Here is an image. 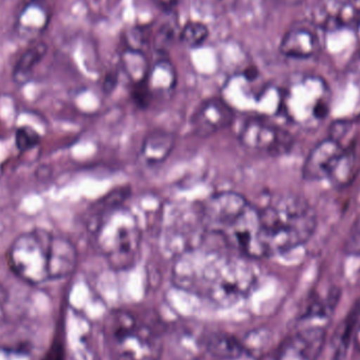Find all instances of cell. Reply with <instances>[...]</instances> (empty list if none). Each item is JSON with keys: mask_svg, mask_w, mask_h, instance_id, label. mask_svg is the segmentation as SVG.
Wrapping results in <instances>:
<instances>
[{"mask_svg": "<svg viewBox=\"0 0 360 360\" xmlns=\"http://www.w3.org/2000/svg\"><path fill=\"white\" fill-rule=\"evenodd\" d=\"M202 245L176 257L172 270L174 285L221 308L247 298L257 281L251 258Z\"/></svg>", "mask_w": 360, "mask_h": 360, "instance_id": "cell-1", "label": "cell"}, {"mask_svg": "<svg viewBox=\"0 0 360 360\" xmlns=\"http://www.w3.org/2000/svg\"><path fill=\"white\" fill-rule=\"evenodd\" d=\"M77 258L71 241L44 230L23 233L8 252L13 272L33 285L70 276L77 266Z\"/></svg>", "mask_w": 360, "mask_h": 360, "instance_id": "cell-2", "label": "cell"}, {"mask_svg": "<svg viewBox=\"0 0 360 360\" xmlns=\"http://www.w3.org/2000/svg\"><path fill=\"white\" fill-rule=\"evenodd\" d=\"M200 207L207 233L219 237L232 251L245 257H264L259 209L245 197L235 192H220Z\"/></svg>", "mask_w": 360, "mask_h": 360, "instance_id": "cell-3", "label": "cell"}, {"mask_svg": "<svg viewBox=\"0 0 360 360\" xmlns=\"http://www.w3.org/2000/svg\"><path fill=\"white\" fill-rule=\"evenodd\" d=\"M259 213L264 257L304 245L316 230V212L306 198L293 193L273 197Z\"/></svg>", "mask_w": 360, "mask_h": 360, "instance_id": "cell-4", "label": "cell"}, {"mask_svg": "<svg viewBox=\"0 0 360 360\" xmlns=\"http://www.w3.org/2000/svg\"><path fill=\"white\" fill-rule=\"evenodd\" d=\"M112 360H160L164 338L155 323L129 310L110 313L105 326Z\"/></svg>", "mask_w": 360, "mask_h": 360, "instance_id": "cell-5", "label": "cell"}, {"mask_svg": "<svg viewBox=\"0 0 360 360\" xmlns=\"http://www.w3.org/2000/svg\"><path fill=\"white\" fill-rule=\"evenodd\" d=\"M96 240L103 255L115 270L134 266L141 255V231L134 214L126 207H113L96 229Z\"/></svg>", "mask_w": 360, "mask_h": 360, "instance_id": "cell-6", "label": "cell"}, {"mask_svg": "<svg viewBox=\"0 0 360 360\" xmlns=\"http://www.w3.org/2000/svg\"><path fill=\"white\" fill-rule=\"evenodd\" d=\"M281 107L293 124L307 130H314L329 116V84L321 76H302L288 86L281 99Z\"/></svg>", "mask_w": 360, "mask_h": 360, "instance_id": "cell-7", "label": "cell"}, {"mask_svg": "<svg viewBox=\"0 0 360 360\" xmlns=\"http://www.w3.org/2000/svg\"><path fill=\"white\" fill-rule=\"evenodd\" d=\"M356 147L345 146L328 136L319 141L304 160L302 177L308 181L327 180L332 186H348L359 169Z\"/></svg>", "mask_w": 360, "mask_h": 360, "instance_id": "cell-8", "label": "cell"}, {"mask_svg": "<svg viewBox=\"0 0 360 360\" xmlns=\"http://www.w3.org/2000/svg\"><path fill=\"white\" fill-rule=\"evenodd\" d=\"M205 234L200 205H176L165 218L160 232V247L176 258L203 245Z\"/></svg>", "mask_w": 360, "mask_h": 360, "instance_id": "cell-9", "label": "cell"}, {"mask_svg": "<svg viewBox=\"0 0 360 360\" xmlns=\"http://www.w3.org/2000/svg\"><path fill=\"white\" fill-rule=\"evenodd\" d=\"M238 139L245 147L270 155L287 153L293 145V139L289 133L257 118L247 120L239 131Z\"/></svg>", "mask_w": 360, "mask_h": 360, "instance_id": "cell-10", "label": "cell"}, {"mask_svg": "<svg viewBox=\"0 0 360 360\" xmlns=\"http://www.w3.org/2000/svg\"><path fill=\"white\" fill-rule=\"evenodd\" d=\"M313 25L323 31L353 29L360 23V0H317L311 11Z\"/></svg>", "mask_w": 360, "mask_h": 360, "instance_id": "cell-11", "label": "cell"}, {"mask_svg": "<svg viewBox=\"0 0 360 360\" xmlns=\"http://www.w3.org/2000/svg\"><path fill=\"white\" fill-rule=\"evenodd\" d=\"M327 340L325 326L311 325L294 332L279 347L276 360H317Z\"/></svg>", "mask_w": 360, "mask_h": 360, "instance_id": "cell-12", "label": "cell"}, {"mask_svg": "<svg viewBox=\"0 0 360 360\" xmlns=\"http://www.w3.org/2000/svg\"><path fill=\"white\" fill-rule=\"evenodd\" d=\"M234 112L226 101L211 98L201 103L192 118V126L199 136L207 137L231 126Z\"/></svg>", "mask_w": 360, "mask_h": 360, "instance_id": "cell-13", "label": "cell"}, {"mask_svg": "<svg viewBox=\"0 0 360 360\" xmlns=\"http://www.w3.org/2000/svg\"><path fill=\"white\" fill-rule=\"evenodd\" d=\"M319 35L310 27L302 23L292 25L281 41V54L289 58L308 59L321 50Z\"/></svg>", "mask_w": 360, "mask_h": 360, "instance_id": "cell-14", "label": "cell"}, {"mask_svg": "<svg viewBox=\"0 0 360 360\" xmlns=\"http://www.w3.org/2000/svg\"><path fill=\"white\" fill-rule=\"evenodd\" d=\"M203 346L205 353L219 360L237 359L245 354L243 342L226 332H205Z\"/></svg>", "mask_w": 360, "mask_h": 360, "instance_id": "cell-15", "label": "cell"}, {"mask_svg": "<svg viewBox=\"0 0 360 360\" xmlns=\"http://www.w3.org/2000/svg\"><path fill=\"white\" fill-rule=\"evenodd\" d=\"M174 147V139L169 133L158 131L145 139L141 151V160L148 166L160 164L170 155Z\"/></svg>", "mask_w": 360, "mask_h": 360, "instance_id": "cell-16", "label": "cell"}, {"mask_svg": "<svg viewBox=\"0 0 360 360\" xmlns=\"http://www.w3.org/2000/svg\"><path fill=\"white\" fill-rule=\"evenodd\" d=\"M48 46L44 42H38L30 46L17 61L15 65L13 78L15 82L18 84H25L31 78L33 70L36 65L42 60L44 55L46 54Z\"/></svg>", "mask_w": 360, "mask_h": 360, "instance_id": "cell-17", "label": "cell"}, {"mask_svg": "<svg viewBox=\"0 0 360 360\" xmlns=\"http://www.w3.org/2000/svg\"><path fill=\"white\" fill-rule=\"evenodd\" d=\"M122 63L124 71L127 72L129 77L135 82V84L147 79L150 70L148 68L147 58L143 55V51L127 49L122 54Z\"/></svg>", "mask_w": 360, "mask_h": 360, "instance_id": "cell-18", "label": "cell"}, {"mask_svg": "<svg viewBox=\"0 0 360 360\" xmlns=\"http://www.w3.org/2000/svg\"><path fill=\"white\" fill-rule=\"evenodd\" d=\"M150 93L156 91L171 90L175 84L174 68L169 61L162 60L150 70L146 79Z\"/></svg>", "mask_w": 360, "mask_h": 360, "instance_id": "cell-19", "label": "cell"}, {"mask_svg": "<svg viewBox=\"0 0 360 360\" xmlns=\"http://www.w3.org/2000/svg\"><path fill=\"white\" fill-rule=\"evenodd\" d=\"M360 316V302L355 304L354 308L349 313L348 316L344 321L342 327H340V334H338V344L335 346V359L342 360L346 356L347 351L350 346L351 340L354 336L355 330H356V323Z\"/></svg>", "mask_w": 360, "mask_h": 360, "instance_id": "cell-20", "label": "cell"}, {"mask_svg": "<svg viewBox=\"0 0 360 360\" xmlns=\"http://www.w3.org/2000/svg\"><path fill=\"white\" fill-rule=\"evenodd\" d=\"M177 29V18L172 12L164 17L158 25L154 34V46L160 52L165 53L173 44Z\"/></svg>", "mask_w": 360, "mask_h": 360, "instance_id": "cell-21", "label": "cell"}, {"mask_svg": "<svg viewBox=\"0 0 360 360\" xmlns=\"http://www.w3.org/2000/svg\"><path fill=\"white\" fill-rule=\"evenodd\" d=\"M210 31L200 21H188L180 29L179 40L184 46L195 48L201 46L209 38Z\"/></svg>", "mask_w": 360, "mask_h": 360, "instance_id": "cell-22", "label": "cell"}, {"mask_svg": "<svg viewBox=\"0 0 360 360\" xmlns=\"http://www.w3.org/2000/svg\"><path fill=\"white\" fill-rule=\"evenodd\" d=\"M271 336L269 335L268 330H254L247 334L245 340H243L245 353L253 357H259L266 352V347L270 344Z\"/></svg>", "mask_w": 360, "mask_h": 360, "instance_id": "cell-23", "label": "cell"}, {"mask_svg": "<svg viewBox=\"0 0 360 360\" xmlns=\"http://www.w3.org/2000/svg\"><path fill=\"white\" fill-rule=\"evenodd\" d=\"M41 137L31 127H20L15 134V143L19 151H29L39 145Z\"/></svg>", "mask_w": 360, "mask_h": 360, "instance_id": "cell-24", "label": "cell"}, {"mask_svg": "<svg viewBox=\"0 0 360 360\" xmlns=\"http://www.w3.org/2000/svg\"><path fill=\"white\" fill-rule=\"evenodd\" d=\"M345 249L349 254L359 255L360 254V215L353 222L350 232L345 243Z\"/></svg>", "mask_w": 360, "mask_h": 360, "instance_id": "cell-25", "label": "cell"}, {"mask_svg": "<svg viewBox=\"0 0 360 360\" xmlns=\"http://www.w3.org/2000/svg\"><path fill=\"white\" fill-rule=\"evenodd\" d=\"M156 1H158L162 8H173V6H176V4H179V1H181V0H156Z\"/></svg>", "mask_w": 360, "mask_h": 360, "instance_id": "cell-26", "label": "cell"}, {"mask_svg": "<svg viewBox=\"0 0 360 360\" xmlns=\"http://www.w3.org/2000/svg\"><path fill=\"white\" fill-rule=\"evenodd\" d=\"M231 1H232V0H207V4H211V6H213L214 4V6H226L231 4Z\"/></svg>", "mask_w": 360, "mask_h": 360, "instance_id": "cell-27", "label": "cell"}, {"mask_svg": "<svg viewBox=\"0 0 360 360\" xmlns=\"http://www.w3.org/2000/svg\"><path fill=\"white\" fill-rule=\"evenodd\" d=\"M353 342H354L355 348L360 352V326L355 330L354 336H353Z\"/></svg>", "mask_w": 360, "mask_h": 360, "instance_id": "cell-28", "label": "cell"}, {"mask_svg": "<svg viewBox=\"0 0 360 360\" xmlns=\"http://www.w3.org/2000/svg\"><path fill=\"white\" fill-rule=\"evenodd\" d=\"M4 302H6V293H4V289L0 287V316H1Z\"/></svg>", "mask_w": 360, "mask_h": 360, "instance_id": "cell-29", "label": "cell"}]
</instances>
